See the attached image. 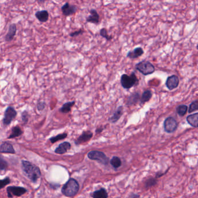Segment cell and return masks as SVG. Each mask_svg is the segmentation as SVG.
<instances>
[{"label": "cell", "mask_w": 198, "mask_h": 198, "mask_svg": "<svg viewBox=\"0 0 198 198\" xmlns=\"http://www.w3.org/2000/svg\"><path fill=\"white\" fill-rule=\"evenodd\" d=\"M156 183H157V180L155 178H150V179H148L145 182V186L146 188H149L152 186L156 185Z\"/></svg>", "instance_id": "cell-30"}, {"label": "cell", "mask_w": 198, "mask_h": 198, "mask_svg": "<svg viewBox=\"0 0 198 198\" xmlns=\"http://www.w3.org/2000/svg\"><path fill=\"white\" fill-rule=\"evenodd\" d=\"M152 97V92L150 90H147L144 91L142 93V95L140 98V103L141 105H143L144 103L148 102L150 101Z\"/></svg>", "instance_id": "cell-22"}, {"label": "cell", "mask_w": 198, "mask_h": 198, "mask_svg": "<svg viewBox=\"0 0 198 198\" xmlns=\"http://www.w3.org/2000/svg\"><path fill=\"white\" fill-rule=\"evenodd\" d=\"M90 15L86 18V21L98 25L99 23V15L95 9H91L90 11Z\"/></svg>", "instance_id": "cell-14"}, {"label": "cell", "mask_w": 198, "mask_h": 198, "mask_svg": "<svg viewBox=\"0 0 198 198\" xmlns=\"http://www.w3.org/2000/svg\"><path fill=\"white\" fill-rule=\"evenodd\" d=\"M139 195L137 194H132L129 196V198H139Z\"/></svg>", "instance_id": "cell-36"}, {"label": "cell", "mask_w": 198, "mask_h": 198, "mask_svg": "<svg viewBox=\"0 0 198 198\" xmlns=\"http://www.w3.org/2000/svg\"><path fill=\"white\" fill-rule=\"evenodd\" d=\"M17 31V27L16 24L12 23L9 26L8 31L5 37V40L7 42H10L13 40Z\"/></svg>", "instance_id": "cell-13"}, {"label": "cell", "mask_w": 198, "mask_h": 198, "mask_svg": "<svg viewBox=\"0 0 198 198\" xmlns=\"http://www.w3.org/2000/svg\"><path fill=\"white\" fill-rule=\"evenodd\" d=\"M186 121L192 127L197 128L198 127V113H195L187 116Z\"/></svg>", "instance_id": "cell-19"}, {"label": "cell", "mask_w": 198, "mask_h": 198, "mask_svg": "<svg viewBox=\"0 0 198 198\" xmlns=\"http://www.w3.org/2000/svg\"><path fill=\"white\" fill-rule=\"evenodd\" d=\"M16 116L17 112L15 109L11 106H9L5 111L4 118L2 120L3 125L5 126H8L12 123Z\"/></svg>", "instance_id": "cell-6"}, {"label": "cell", "mask_w": 198, "mask_h": 198, "mask_svg": "<svg viewBox=\"0 0 198 198\" xmlns=\"http://www.w3.org/2000/svg\"><path fill=\"white\" fill-rule=\"evenodd\" d=\"M46 106H47V104L44 101H40L37 105V109L39 111V112L43 111L46 107Z\"/></svg>", "instance_id": "cell-33"}, {"label": "cell", "mask_w": 198, "mask_h": 198, "mask_svg": "<svg viewBox=\"0 0 198 198\" xmlns=\"http://www.w3.org/2000/svg\"><path fill=\"white\" fill-rule=\"evenodd\" d=\"M180 83V79L176 75H172L167 78L166 82V86L168 88V90H173L177 88Z\"/></svg>", "instance_id": "cell-9"}, {"label": "cell", "mask_w": 198, "mask_h": 198, "mask_svg": "<svg viewBox=\"0 0 198 198\" xmlns=\"http://www.w3.org/2000/svg\"><path fill=\"white\" fill-rule=\"evenodd\" d=\"M22 169L26 176L33 182L37 181L41 176L39 167L26 160L22 161Z\"/></svg>", "instance_id": "cell-1"}, {"label": "cell", "mask_w": 198, "mask_h": 198, "mask_svg": "<svg viewBox=\"0 0 198 198\" xmlns=\"http://www.w3.org/2000/svg\"><path fill=\"white\" fill-rule=\"evenodd\" d=\"M123 113H124V107L122 105L119 106L113 113L112 116L109 118L108 121L111 123H115L120 119L121 117L122 116Z\"/></svg>", "instance_id": "cell-11"}, {"label": "cell", "mask_w": 198, "mask_h": 198, "mask_svg": "<svg viewBox=\"0 0 198 198\" xmlns=\"http://www.w3.org/2000/svg\"><path fill=\"white\" fill-rule=\"evenodd\" d=\"M99 34L102 37L106 39L107 41H110L113 39L112 35H108L107 30L105 28L101 29L99 31Z\"/></svg>", "instance_id": "cell-29"}, {"label": "cell", "mask_w": 198, "mask_h": 198, "mask_svg": "<svg viewBox=\"0 0 198 198\" xmlns=\"http://www.w3.org/2000/svg\"><path fill=\"white\" fill-rule=\"evenodd\" d=\"M84 33V31L82 29H80V30H78V31H74L71 33L69 35L72 37H76L78 36L79 35H82L83 33Z\"/></svg>", "instance_id": "cell-35"}, {"label": "cell", "mask_w": 198, "mask_h": 198, "mask_svg": "<svg viewBox=\"0 0 198 198\" xmlns=\"http://www.w3.org/2000/svg\"><path fill=\"white\" fill-rule=\"evenodd\" d=\"M87 156L90 159L97 160L105 165H107L109 163V158L103 152L100 151H91L88 153Z\"/></svg>", "instance_id": "cell-5"}, {"label": "cell", "mask_w": 198, "mask_h": 198, "mask_svg": "<svg viewBox=\"0 0 198 198\" xmlns=\"http://www.w3.org/2000/svg\"><path fill=\"white\" fill-rule=\"evenodd\" d=\"M188 106L185 105H180L176 108L177 113L180 117L184 116L188 111Z\"/></svg>", "instance_id": "cell-25"}, {"label": "cell", "mask_w": 198, "mask_h": 198, "mask_svg": "<svg viewBox=\"0 0 198 198\" xmlns=\"http://www.w3.org/2000/svg\"><path fill=\"white\" fill-rule=\"evenodd\" d=\"M22 134H23V131L19 126L13 127V128L12 129L11 134L9 136L8 138L9 139H11V138H16V137L21 136Z\"/></svg>", "instance_id": "cell-24"}, {"label": "cell", "mask_w": 198, "mask_h": 198, "mask_svg": "<svg viewBox=\"0 0 198 198\" xmlns=\"http://www.w3.org/2000/svg\"><path fill=\"white\" fill-rule=\"evenodd\" d=\"M120 83L121 86L125 90H129L133 87L139 84V80L134 72H132L130 76L123 74L121 76Z\"/></svg>", "instance_id": "cell-3"}, {"label": "cell", "mask_w": 198, "mask_h": 198, "mask_svg": "<svg viewBox=\"0 0 198 198\" xmlns=\"http://www.w3.org/2000/svg\"><path fill=\"white\" fill-rule=\"evenodd\" d=\"M61 11L65 16H69L76 13L78 7L74 5L70 4L69 2H66L61 7Z\"/></svg>", "instance_id": "cell-10"}, {"label": "cell", "mask_w": 198, "mask_h": 198, "mask_svg": "<svg viewBox=\"0 0 198 198\" xmlns=\"http://www.w3.org/2000/svg\"><path fill=\"white\" fill-rule=\"evenodd\" d=\"M92 197L93 198H108V193L105 189L101 188L100 190L94 191L92 194Z\"/></svg>", "instance_id": "cell-23"}, {"label": "cell", "mask_w": 198, "mask_h": 198, "mask_svg": "<svg viewBox=\"0 0 198 198\" xmlns=\"http://www.w3.org/2000/svg\"><path fill=\"white\" fill-rule=\"evenodd\" d=\"M29 114L27 111H24L23 112H22V115H21V119H22L23 124L26 125L27 123V122L29 121Z\"/></svg>", "instance_id": "cell-31"}, {"label": "cell", "mask_w": 198, "mask_h": 198, "mask_svg": "<svg viewBox=\"0 0 198 198\" xmlns=\"http://www.w3.org/2000/svg\"><path fill=\"white\" fill-rule=\"evenodd\" d=\"M93 136V134L90 131H84L82 135L76 141V144H81L90 141Z\"/></svg>", "instance_id": "cell-15"}, {"label": "cell", "mask_w": 198, "mask_h": 198, "mask_svg": "<svg viewBox=\"0 0 198 198\" xmlns=\"http://www.w3.org/2000/svg\"><path fill=\"white\" fill-rule=\"evenodd\" d=\"M7 191L9 198H13V196H21L27 192V190L25 188L14 186H9L7 188Z\"/></svg>", "instance_id": "cell-8"}, {"label": "cell", "mask_w": 198, "mask_h": 198, "mask_svg": "<svg viewBox=\"0 0 198 198\" xmlns=\"http://www.w3.org/2000/svg\"><path fill=\"white\" fill-rule=\"evenodd\" d=\"M45 2V1H38V2H41V3H43Z\"/></svg>", "instance_id": "cell-38"}, {"label": "cell", "mask_w": 198, "mask_h": 198, "mask_svg": "<svg viewBox=\"0 0 198 198\" xmlns=\"http://www.w3.org/2000/svg\"><path fill=\"white\" fill-rule=\"evenodd\" d=\"M140 94L139 92H132L130 95L129 96L127 102H126V105L127 106H134L136 104H137L138 101L140 100Z\"/></svg>", "instance_id": "cell-12"}, {"label": "cell", "mask_w": 198, "mask_h": 198, "mask_svg": "<svg viewBox=\"0 0 198 198\" xmlns=\"http://www.w3.org/2000/svg\"><path fill=\"white\" fill-rule=\"evenodd\" d=\"M76 102L73 101H70V102H68L64 103L62 106L59 109V111L62 113H68L69 112H70L72 108L75 105Z\"/></svg>", "instance_id": "cell-21"}, {"label": "cell", "mask_w": 198, "mask_h": 198, "mask_svg": "<svg viewBox=\"0 0 198 198\" xmlns=\"http://www.w3.org/2000/svg\"><path fill=\"white\" fill-rule=\"evenodd\" d=\"M198 100H195L193 101L192 103L190 104L189 108H188V111L189 113L192 112H195L198 111Z\"/></svg>", "instance_id": "cell-28"}, {"label": "cell", "mask_w": 198, "mask_h": 198, "mask_svg": "<svg viewBox=\"0 0 198 198\" xmlns=\"http://www.w3.org/2000/svg\"><path fill=\"white\" fill-rule=\"evenodd\" d=\"M8 167V163L0 155V170H4Z\"/></svg>", "instance_id": "cell-32"}, {"label": "cell", "mask_w": 198, "mask_h": 198, "mask_svg": "<svg viewBox=\"0 0 198 198\" xmlns=\"http://www.w3.org/2000/svg\"><path fill=\"white\" fill-rule=\"evenodd\" d=\"M0 152L15 153V151L11 144L8 142H4L0 146Z\"/></svg>", "instance_id": "cell-20"}, {"label": "cell", "mask_w": 198, "mask_h": 198, "mask_svg": "<svg viewBox=\"0 0 198 198\" xmlns=\"http://www.w3.org/2000/svg\"><path fill=\"white\" fill-rule=\"evenodd\" d=\"M67 136H68V134L66 133L60 134L56 135L55 137H52L50 139V140L51 143H55V142H57L59 140L65 139L67 137Z\"/></svg>", "instance_id": "cell-27"}, {"label": "cell", "mask_w": 198, "mask_h": 198, "mask_svg": "<svg viewBox=\"0 0 198 198\" xmlns=\"http://www.w3.org/2000/svg\"><path fill=\"white\" fill-rule=\"evenodd\" d=\"M71 145L68 142H64L62 143L55 149V153L58 154H64L70 149Z\"/></svg>", "instance_id": "cell-18"}, {"label": "cell", "mask_w": 198, "mask_h": 198, "mask_svg": "<svg viewBox=\"0 0 198 198\" xmlns=\"http://www.w3.org/2000/svg\"><path fill=\"white\" fill-rule=\"evenodd\" d=\"M35 16L39 22L45 23L47 22L49 19V13L47 10L38 11L35 13Z\"/></svg>", "instance_id": "cell-17"}, {"label": "cell", "mask_w": 198, "mask_h": 198, "mask_svg": "<svg viewBox=\"0 0 198 198\" xmlns=\"http://www.w3.org/2000/svg\"><path fill=\"white\" fill-rule=\"evenodd\" d=\"M79 190V184L78 181L73 178L69 180L62 187V192L68 197H72L77 194Z\"/></svg>", "instance_id": "cell-2"}, {"label": "cell", "mask_w": 198, "mask_h": 198, "mask_svg": "<svg viewBox=\"0 0 198 198\" xmlns=\"http://www.w3.org/2000/svg\"><path fill=\"white\" fill-rule=\"evenodd\" d=\"M144 51L141 47H137L135 48L133 51H130L127 54V57L131 59H134L142 56Z\"/></svg>", "instance_id": "cell-16"}, {"label": "cell", "mask_w": 198, "mask_h": 198, "mask_svg": "<svg viewBox=\"0 0 198 198\" xmlns=\"http://www.w3.org/2000/svg\"><path fill=\"white\" fill-rule=\"evenodd\" d=\"M103 130V128H101V127H100V128H98V129H97V130H96V132L98 133H101V132H102Z\"/></svg>", "instance_id": "cell-37"}, {"label": "cell", "mask_w": 198, "mask_h": 198, "mask_svg": "<svg viewBox=\"0 0 198 198\" xmlns=\"http://www.w3.org/2000/svg\"><path fill=\"white\" fill-rule=\"evenodd\" d=\"M164 130L167 133H172L178 128V123L175 118L170 116L167 117L163 123Z\"/></svg>", "instance_id": "cell-7"}, {"label": "cell", "mask_w": 198, "mask_h": 198, "mask_svg": "<svg viewBox=\"0 0 198 198\" xmlns=\"http://www.w3.org/2000/svg\"><path fill=\"white\" fill-rule=\"evenodd\" d=\"M10 182V180L8 177L5 178L2 180H0V189L4 188L5 185H8Z\"/></svg>", "instance_id": "cell-34"}, {"label": "cell", "mask_w": 198, "mask_h": 198, "mask_svg": "<svg viewBox=\"0 0 198 198\" xmlns=\"http://www.w3.org/2000/svg\"><path fill=\"white\" fill-rule=\"evenodd\" d=\"M110 163L114 168H119L121 165V161L120 159L117 156H114L112 158L110 161Z\"/></svg>", "instance_id": "cell-26"}, {"label": "cell", "mask_w": 198, "mask_h": 198, "mask_svg": "<svg viewBox=\"0 0 198 198\" xmlns=\"http://www.w3.org/2000/svg\"><path fill=\"white\" fill-rule=\"evenodd\" d=\"M135 68L144 76H148L155 72L154 65L147 60H142L136 64Z\"/></svg>", "instance_id": "cell-4"}]
</instances>
